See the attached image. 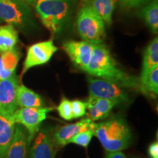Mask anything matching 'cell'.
I'll use <instances>...</instances> for the list:
<instances>
[{
    "label": "cell",
    "instance_id": "cell-1",
    "mask_svg": "<svg viewBox=\"0 0 158 158\" xmlns=\"http://www.w3.org/2000/svg\"><path fill=\"white\" fill-rule=\"evenodd\" d=\"M85 72L90 76L113 82L124 89H130L145 94L140 78L131 76L122 70L112 57L106 45H94L93 55Z\"/></svg>",
    "mask_w": 158,
    "mask_h": 158
},
{
    "label": "cell",
    "instance_id": "cell-2",
    "mask_svg": "<svg viewBox=\"0 0 158 158\" xmlns=\"http://www.w3.org/2000/svg\"><path fill=\"white\" fill-rule=\"evenodd\" d=\"M92 130L107 152H118L127 149L133 138L129 125L122 116H115L100 123L94 122Z\"/></svg>",
    "mask_w": 158,
    "mask_h": 158
},
{
    "label": "cell",
    "instance_id": "cell-3",
    "mask_svg": "<svg viewBox=\"0 0 158 158\" xmlns=\"http://www.w3.org/2000/svg\"><path fill=\"white\" fill-rule=\"evenodd\" d=\"M35 11L43 24L53 34L64 30L72 13V0H37Z\"/></svg>",
    "mask_w": 158,
    "mask_h": 158
},
{
    "label": "cell",
    "instance_id": "cell-4",
    "mask_svg": "<svg viewBox=\"0 0 158 158\" xmlns=\"http://www.w3.org/2000/svg\"><path fill=\"white\" fill-rule=\"evenodd\" d=\"M0 22L23 31L33 29L35 25L31 7L22 0H0Z\"/></svg>",
    "mask_w": 158,
    "mask_h": 158
},
{
    "label": "cell",
    "instance_id": "cell-5",
    "mask_svg": "<svg viewBox=\"0 0 158 158\" xmlns=\"http://www.w3.org/2000/svg\"><path fill=\"white\" fill-rule=\"evenodd\" d=\"M76 27L83 40L95 45L102 43L106 35L105 22L90 5L84 6L79 10Z\"/></svg>",
    "mask_w": 158,
    "mask_h": 158
},
{
    "label": "cell",
    "instance_id": "cell-6",
    "mask_svg": "<svg viewBox=\"0 0 158 158\" xmlns=\"http://www.w3.org/2000/svg\"><path fill=\"white\" fill-rule=\"evenodd\" d=\"M54 108H19L13 114L15 124L22 125L28 133L29 143L32 141L38 133L42 122L46 118L47 114Z\"/></svg>",
    "mask_w": 158,
    "mask_h": 158
},
{
    "label": "cell",
    "instance_id": "cell-7",
    "mask_svg": "<svg viewBox=\"0 0 158 158\" xmlns=\"http://www.w3.org/2000/svg\"><path fill=\"white\" fill-rule=\"evenodd\" d=\"M88 81L89 96L110 100L115 102L117 106L126 104L130 100L127 92L119 85L92 77H89Z\"/></svg>",
    "mask_w": 158,
    "mask_h": 158
},
{
    "label": "cell",
    "instance_id": "cell-8",
    "mask_svg": "<svg viewBox=\"0 0 158 158\" xmlns=\"http://www.w3.org/2000/svg\"><path fill=\"white\" fill-rule=\"evenodd\" d=\"M57 51L58 48L54 45L52 40L31 45L27 50L21 75L23 76L31 68L48 63Z\"/></svg>",
    "mask_w": 158,
    "mask_h": 158
},
{
    "label": "cell",
    "instance_id": "cell-9",
    "mask_svg": "<svg viewBox=\"0 0 158 158\" xmlns=\"http://www.w3.org/2000/svg\"><path fill=\"white\" fill-rule=\"evenodd\" d=\"M95 44L87 41H66L62 48L76 68L84 71L90 62Z\"/></svg>",
    "mask_w": 158,
    "mask_h": 158
},
{
    "label": "cell",
    "instance_id": "cell-10",
    "mask_svg": "<svg viewBox=\"0 0 158 158\" xmlns=\"http://www.w3.org/2000/svg\"><path fill=\"white\" fill-rule=\"evenodd\" d=\"M19 80L15 74L10 78L0 81V112L13 114L19 107L16 102V90Z\"/></svg>",
    "mask_w": 158,
    "mask_h": 158
},
{
    "label": "cell",
    "instance_id": "cell-11",
    "mask_svg": "<svg viewBox=\"0 0 158 158\" xmlns=\"http://www.w3.org/2000/svg\"><path fill=\"white\" fill-rule=\"evenodd\" d=\"M54 135L49 130L38 131L31 149L30 158H55Z\"/></svg>",
    "mask_w": 158,
    "mask_h": 158
},
{
    "label": "cell",
    "instance_id": "cell-12",
    "mask_svg": "<svg viewBox=\"0 0 158 158\" xmlns=\"http://www.w3.org/2000/svg\"><path fill=\"white\" fill-rule=\"evenodd\" d=\"M94 122L86 118L74 124H66L62 126L54 134V146L56 147H63L68 144V141L77 134L89 129L92 130Z\"/></svg>",
    "mask_w": 158,
    "mask_h": 158
},
{
    "label": "cell",
    "instance_id": "cell-13",
    "mask_svg": "<svg viewBox=\"0 0 158 158\" xmlns=\"http://www.w3.org/2000/svg\"><path fill=\"white\" fill-rule=\"evenodd\" d=\"M28 143L27 130L21 124H16L14 135L6 153L5 158H26Z\"/></svg>",
    "mask_w": 158,
    "mask_h": 158
},
{
    "label": "cell",
    "instance_id": "cell-14",
    "mask_svg": "<svg viewBox=\"0 0 158 158\" xmlns=\"http://www.w3.org/2000/svg\"><path fill=\"white\" fill-rule=\"evenodd\" d=\"M88 116L92 122L103 119L109 116L114 106H117L115 102L104 98L89 96L86 102Z\"/></svg>",
    "mask_w": 158,
    "mask_h": 158
},
{
    "label": "cell",
    "instance_id": "cell-15",
    "mask_svg": "<svg viewBox=\"0 0 158 158\" xmlns=\"http://www.w3.org/2000/svg\"><path fill=\"white\" fill-rule=\"evenodd\" d=\"M15 124L13 116L0 112V158H5L14 135Z\"/></svg>",
    "mask_w": 158,
    "mask_h": 158
},
{
    "label": "cell",
    "instance_id": "cell-16",
    "mask_svg": "<svg viewBox=\"0 0 158 158\" xmlns=\"http://www.w3.org/2000/svg\"><path fill=\"white\" fill-rule=\"evenodd\" d=\"M16 102L20 108H42L44 106L41 96L23 84L17 87Z\"/></svg>",
    "mask_w": 158,
    "mask_h": 158
},
{
    "label": "cell",
    "instance_id": "cell-17",
    "mask_svg": "<svg viewBox=\"0 0 158 158\" xmlns=\"http://www.w3.org/2000/svg\"><path fill=\"white\" fill-rule=\"evenodd\" d=\"M20 58L21 54L15 48L0 54V81L15 74Z\"/></svg>",
    "mask_w": 158,
    "mask_h": 158
},
{
    "label": "cell",
    "instance_id": "cell-18",
    "mask_svg": "<svg viewBox=\"0 0 158 158\" xmlns=\"http://www.w3.org/2000/svg\"><path fill=\"white\" fill-rule=\"evenodd\" d=\"M19 34L17 29L10 24L0 26V54L15 48Z\"/></svg>",
    "mask_w": 158,
    "mask_h": 158
},
{
    "label": "cell",
    "instance_id": "cell-19",
    "mask_svg": "<svg viewBox=\"0 0 158 158\" xmlns=\"http://www.w3.org/2000/svg\"><path fill=\"white\" fill-rule=\"evenodd\" d=\"M158 66V38L155 37L143 52V64L141 76H144L152 70L155 67Z\"/></svg>",
    "mask_w": 158,
    "mask_h": 158
},
{
    "label": "cell",
    "instance_id": "cell-20",
    "mask_svg": "<svg viewBox=\"0 0 158 158\" xmlns=\"http://www.w3.org/2000/svg\"><path fill=\"white\" fill-rule=\"evenodd\" d=\"M140 15L144 20L153 34L158 32V0H152L144 5L140 12Z\"/></svg>",
    "mask_w": 158,
    "mask_h": 158
},
{
    "label": "cell",
    "instance_id": "cell-21",
    "mask_svg": "<svg viewBox=\"0 0 158 158\" xmlns=\"http://www.w3.org/2000/svg\"><path fill=\"white\" fill-rule=\"evenodd\" d=\"M118 0H92L91 7L96 13L103 20L105 23L110 25L112 16Z\"/></svg>",
    "mask_w": 158,
    "mask_h": 158
},
{
    "label": "cell",
    "instance_id": "cell-22",
    "mask_svg": "<svg viewBox=\"0 0 158 158\" xmlns=\"http://www.w3.org/2000/svg\"><path fill=\"white\" fill-rule=\"evenodd\" d=\"M140 81L145 94L148 93L157 95L158 94V66L144 76L140 77Z\"/></svg>",
    "mask_w": 158,
    "mask_h": 158
},
{
    "label": "cell",
    "instance_id": "cell-23",
    "mask_svg": "<svg viewBox=\"0 0 158 158\" xmlns=\"http://www.w3.org/2000/svg\"><path fill=\"white\" fill-rule=\"evenodd\" d=\"M94 135L93 130L92 129H89L77 134L76 135L71 138L70 141H68V143H76L77 145L86 148L89 146V144L90 143L92 138Z\"/></svg>",
    "mask_w": 158,
    "mask_h": 158
},
{
    "label": "cell",
    "instance_id": "cell-24",
    "mask_svg": "<svg viewBox=\"0 0 158 158\" xmlns=\"http://www.w3.org/2000/svg\"><path fill=\"white\" fill-rule=\"evenodd\" d=\"M56 109L58 110L59 116L67 121H70L73 118L72 107H71V101L68 99L63 98Z\"/></svg>",
    "mask_w": 158,
    "mask_h": 158
},
{
    "label": "cell",
    "instance_id": "cell-25",
    "mask_svg": "<svg viewBox=\"0 0 158 158\" xmlns=\"http://www.w3.org/2000/svg\"><path fill=\"white\" fill-rule=\"evenodd\" d=\"M71 107L73 118H78L84 116L86 114V102L74 100L71 101Z\"/></svg>",
    "mask_w": 158,
    "mask_h": 158
},
{
    "label": "cell",
    "instance_id": "cell-26",
    "mask_svg": "<svg viewBox=\"0 0 158 158\" xmlns=\"http://www.w3.org/2000/svg\"><path fill=\"white\" fill-rule=\"evenodd\" d=\"M151 1L152 0H118L120 5L125 9H133L142 7Z\"/></svg>",
    "mask_w": 158,
    "mask_h": 158
},
{
    "label": "cell",
    "instance_id": "cell-27",
    "mask_svg": "<svg viewBox=\"0 0 158 158\" xmlns=\"http://www.w3.org/2000/svg\"><path fill=\"white\" fill-rule=\"evenodd\" d=\"M148 153L152 158H158V142L155 141L149 145Z\"/></svg>",
    "mask_w": 158,
    "mask_h": 158
},
{
    "label": "cell",
    "instance_id": "cell-28",
    "mask_svg": "<svg viewBox=\"0 0 158 158\" xmlns=\"http://www.w3.org/2000/svg\"><path fill=\"white\" fill-rule=\"evenodd\" d=\"M106 158H127L126 155L122 151L108 152Z\"/></svg>",
    "mask_w": 158,
    "mask_h": 158
},
{
    "label": "cell",
    "instance_id": "cell-29",
    "mask_svg": "<svg viewBox=\"0 0 158 158\" xmlns=\"http://www.w3.org/2000/svg\"><path fill=\"white\" fill-rule=\"evenodd\" d=\"M23 2H24L25 3H27V5L31 6H35V3H36L37 0H22Z\"/></svg>",
    "mask_w": 158,
    "mask_h": 158
}]
</instances>
